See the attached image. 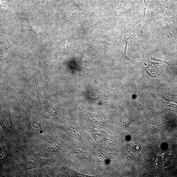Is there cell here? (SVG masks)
Returning <instances> with one entry per match:
<instances>
[{
    "mask_svg": "<svg viewBox=\"0 0 177 177\" xmlns=\"http://www.w3.org/2000/svg\"><path fill=\"white\" fill-rule=\"evenodd\" d=\"M167 106L172 111L177 114V105L174 104L167 103Z\"/></svg>",
    "mask_w": 177,
    "mask_h": 177,
    "instance_id": "52a82bcc",
    "label": "cell"
},
{
    "mask_svg": "<svg viewBox=\"0 0 177 177\" xmlns=\"http://www.w3.org/2000/svg\"><path fill=\"white\" fill-rule=\"evenodd\" d=\"M93 134L97 139H99L106 140L107 139V136L106 133L100 131H93Z\"/></svg>",
    "mask_w": 177,
    "mask_h": 177,
    "instance_id": "3957f363",
    "label": "cell"
},
{
    "mask_svg": "<svg viewBox=\"0 0 177 177\" xmlns=\"http://www.w3.org/2000/svg\"><path fill=\"white\" fill-rule=\"evenodd\" d=\"M69 131H70L71 133H73V134L78 137H79L81 138V133L79 132L78 130H77L75 128H74L73 127H69Z\"/></svg>",
    "mask_w": 177,
    "mask_h": 177,
    "instance_id": "8992f818",
    "label": "cell"
},
{
    "mask_svg": "<svg viewBox=\"0 0 177 177\" xmlns=\"http://www.w3.org/2000/svg\"><path fill=\"white\" fill-rule=\"evenodd\" d=\"M72 41L69 38H65L60 41L58 45L59 50L62 53L68 52L71 47Z\"/></svg>",
    "mask_w": 177,
    "mask_h": 177,
    "instance_id": "6da1fadb",
    "label": "cell"
},
{
    "mask_svg": "<svg viewBox=\"0 0 177 177\" xmlns=\"http://www.w3.org/2000/svg\"><path fill=\"white\" fill-rule=\"evenodd\" d=\"M150 0H144L142 7V11L143 12V21L145 20V14L148 5L150 2Z\"/></svg>",
    "mask_w": 177,
    "mask_h": 177,
    "instance_id": "5b68a950",
    "label": "cell"
},
{
    "mask_svg": "<svg viewBox=\"0 0 177 177\" xmlns=\"http://www.w3.org/2000/svg\"><path fill=\"white\" fill-rule=\"evenodd\" d=\"M89 120L91 122L93 123H95L103 126H107V123L102 119H100L99 118H96L95 117H92L90 116Z\"/></svg>",
    "mask_w": 177,
    "mask_h": 177,
    "instance_id": "277c9868",
    "label": "cell"
},
{
    "mask_svg": "<svg viewBox=\"0 0 177 177\" xmlns=\"http://www.w3.org/2000/svg\"><path fill=\"white\" fill-rule=\"evenodd\" d=\"M134 34V33L133 34L128 38H125L124 39V41L125 42V46L124 50L123 55L122 56V58L124 60H130L133 61H136L135 60L129 59V58L127 56V51L128 46L129 45L130 46H132L131 45H130L129 44V40L130 39V38L131 37H132V36L133 34Z\"/></svg>",
    "mask_w": 177,
    "mask_h": 177,
    "instance_id": "7a4b0ae2",
    "label": "cell"
}]
</instances>
